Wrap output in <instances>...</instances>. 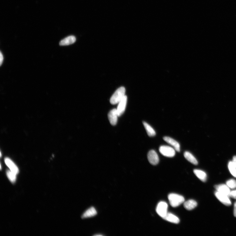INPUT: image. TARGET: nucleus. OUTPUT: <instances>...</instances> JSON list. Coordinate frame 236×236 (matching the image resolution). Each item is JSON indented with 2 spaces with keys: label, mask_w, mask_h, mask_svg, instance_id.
<instances>
[{
  "label": "nucleus",
  "mask_w": 236,
  "mask_h": 236,
  "mask_svg": "<svg viewBox=\"0 0 236 236\" xmlns=\"http://www.w3.org/2000/svg\"><path fill=\"white\" fill-rule=\"evenodd\" d=\"M168 206L165 202L161 201L157 205L156 211V213L163 219L168 213Z\"/></svg>",
  "instance_id": "nucleus-4"
},
{
  "label": "nucleus",
  "mask_w": 236,
  "mask_h": 236,
  "mask_svg": "<svg viewBox=\"0 0 236 236\" xmlns=\"http://www.w3.org/2000/svg\"><path fill=\"white\" fill-rule=\"evenodd\" d=\"M163 219L168 222L174 224H178L180 222L179 219L177 216L174 214L168 213Z\"/></svg>",
  "instance_id": "nucleus-13"
},
{
  "label": "nucleus",
  "mask_w": 236,
  "mask_h": 236,
  "mask_svg": "<svg viewBox=\"0 0 236 236\" xmlns=\"http://www.w3.org/2000/svg\"><path fill=\"white\" fill-rule=\"evenodd\" d=\"M193 172L196 176L203 182H205L206 181L207 175L204 172L198 169H195Z\"/></svg>",
  "instance_id": "nucleus-15"
},
{
  "label": "nucleus",
  "mask_w": 236,
  "mask_h": 236,
  "mask_svg": "<svg viewBox=\"0 0 236 236\" xmlns=\"http://www.w3.org/2000/svg\"><path fill=\"white\" fill-rule=\"evenodd\" d=\"M143 123L149 136L152 137L155 135V131L152 127L146 122H143Z\"/></svg>",
  "instance_id": "nucleus-18"
},
{
  "label": "nucleus",
  "mask_w": 236,
  "mask_h": 236,
  "mask_svg": "<svg viewBox=\"0 0 236 236\" xmlns=\"http://www.w3.org/2000/svg\"><path fill=\"white\" fill-rule=\"evenodd\" d=\"M76 38L73 35H71L62 40L59 42L60 46H66L73 44L76 41Z\"/></svg>",
  "instance_id": "nucleus-12"
},
{
  "label": "nucleus",
  "mask_w": 236,
  "mask_h": 236,
  "mask_svg": "<svg viewBox=\"0 0 236 236\" xmlns=\"http://www.w3.org/2000/svg\"><path fill=\"white\" fill-rule=\"evenodd\" d=\"M228 168L231 174L234 177L236 178V168L234 165L232 161L229 162Z\"/></svg>",
  "instance_id": "nucleus-19"
},
{
  "label": "nucleus",
  "mask_w": 236,
  "mask_h": 236,
  "mask_svg": "<svg viewBox=\"0 0 236 236\" xmlns=\"http://www.w3.org/2000/svg\"><path fill=\"white\" fill-rule=\"evenodd\" d=\"M226 185L229 188L234 189L236 188V181L234 179H231L226 182Z\"/></svg>",
  "instance_id": "nucleus-21"
},
{
  "label": "nucleus",
  "mask_w": 236,
  "mask_h": 236,
  "mask_svg": "<svg viewBox=\"0 0 236 236\" xmlns=\"http://www.w3.org/2000/svg\"><path fill=\"white\" fill-rule=\"evenodd\" d=\"M169 203L173 207H177L184 202V197L181 195L171 193L168 196Z\"/></svg>",
  "instance_id": "nucleus-1"
},
{
  "label": "nucleus",
  "mask_w": 236,
  "mask_h": 236,
  "mask_svg": "<svg viewBox=\"0 0 236 236\" xmlns=\"http://www.w3.org/2000/svg\"><path fill=\"white\" fill-rule=\"evenodd\" d=\"M197 202L193 200H190L185 202L184 204V208L187 210H191L195 208L197 206Z\"/></svg>",
  "instance_id": "nucleus-16"
},
{
  "label": "nucleus",
  "mask_w": 236,
  "mask_h": 236,
  "mask_svg": "<svg viewBox=\"0 0 236 236\" xmlns=\"http://www.w3.org/2000/svg\"><path fill=\"white\" fill-rule=\"evenodd\" d=\"M118 114L117 109H114L111 110L108 114L109 120L111 125L114 126L118 122Z\"/></svg>",
  "instance_id": "nucleus-8"
},
{
  "label": "nucleus",
  "mask_w": 236,
  "mask_h": 236,
  "mask_svg": "<svg viewBox=\"0 0 236 236\" xmlns=\"http://www.w3.org/2000/svg\"><path fill=\"white\" fill-rule=\"evenodd\" d=\"M5 164L9 168L10 170L17 174L19 172V170L15 163L8 158L5 159Z\"/></svg>",
  "instance_id": "nucleus-11"
},
{
  "label": "nucleus",
  "mask_w": 236,
  "mask_h": 236,
  "mask_svg": "<svg viewBox=\"0 0 236 236\" xmlns=\"http://www.w3.org/2000/svg\"><path fill=\"white\" fill-rule=\"evenodd\" d=\"M234 165L236 168V156L233 157V161H232Z\"/></svg>",
  "instance_id": "nucleus-24"
},
{
  "label": "nucleus",
  "mask_w": 236,
  "mask_h": 236,
  "mask_svg": "<svg viewBox=\"0 0 236 236\" xmlns=\"http://www.w3.org/2000/svg\"><path fill=\"white\" fill-rule=\"evenodd\" d=\"M229 197L236 199V190L231 191L229 193Z\"/></svg>",
  "instance_id": "nucleus-22"
},
{
  "label": "nucleus",
  "mask_w": 236,
  "mask_h": 236,
  "mask_svg": "<svg viewBox=\"0 0 236 236\" xmlns=\"http://www.w3.org/2000/svg\"><path fill=\"white\" fill-rule=\"evenodd\" d=\"M3 60V54L1 52V54H0V65H2Z\"/></svg>",
  "instance_id": "nucleus-23"
},
{
  "label": "nucleus",
  "mask_w": 236,
  "mask_h": 236,
  "mask_svg": "<svg viewBox=\"0 0 236 236\" xmlns=\"http://www.w3.org/2000/svg\"><path fill=\"white\" fill-rule=\"evenodd\" d=\"M215 187L217 191L229 197L231 191L230 190L229 187L226 184H222L216 185L215 186Z\"/></svg>",
  "instance_id": "nucleus-10"
},
{
  "label": "nucleus",
  "mask_w": 236,
  "mask_h": 236,
  "mask_svg": "<svg viewBox=\"0 0 236 236\" xmlns=\"http://www.w3.org/2000/svg\"><path fill=\"white\" fill-rule=\"evenodd\" d=\"M215 195L219 200L224 205L227 206H229L231 205V202L228 196L217 191L215 192Z\"/></svg>",
  "instance_id": "nucleus-5"
},
{
  "label": "nucleus",
  "mask_w": 236,
  "mask_h": 236,
  "mask_svg": "<svg viewBox=\"0 0 236 236\" xmlns=\"http://www.w3.org/2000/svg\"><path fill=\"white\" fill-rule=\"evenodd\" d=\"M184 156L185 158L192 164L195 165L198 164V161L195 157L189 152L186 151L184 153Z\"/></svg>",
  "instance_id": "nucleus-17"
},
{
  "label": "nucleus",
  "mask_w": 236,
  "mask_h": 236,
  "mask_svg": "<svg viewBox=\"0 0 236 236\" xmlns=\"http://www.w3.org/2000/svg\"><path fill=\"white\" fill-rule=\"evenodd\" d=\"M234 215L235 217H236V202L234 204Z\"/></svg>",
  "instance_id": "nucleus-25"
},
{
  "label": "nucleus",
  "mask_w": 236,
  "mask_h": 236,
  "mask_svg": "<svg viewBox=\"0 0 236 236\" xmlns=\"http://www.w3.org/2000/svg\"><path fill=\"white\" fill-rule=\"evenodd\" d=\"M163 140L168 144L170 145L178 152L180 151V145L173 138L168 137H163Z\"/></svg>",
  "instance_id": "nucleus-9"
},
{
  "label": "nucleus",
  "mask_w": 236,
  "mask_h": 236,
  "mask_svg": "<svg viewBox=\"0 0 236 236\" xmlns=\"http://www.w3.org/2000/svg\"><path fill=\"white\" fill-rule=\"evenodd\" d=\"M7 174L8 178L11 182L13 183H15L16 179V174L10 170L7 171Z\"/></svg>",
  "instance_id": "nucleus-20"
},
{
  "label": "nucleus",
  "mask_w": 236,
  "mask_h": 236,
  "mask_svg": "<svg viewBox=\"0 0 236 236\" xmlns=\"http://www.w3.org/2000/svg\"><path fill=\"white\" fill-rule=\"evenodd\" d=\"M97 214L95 208L94 207H91L87 210L83 214L82 218H86L93 217Z\"/></svg>",
  "instance_id": "nucleus-14"
},
{
  "label": "nucleus",
  "mask_w": 236,
  "mask_h": 236,
  "mask_svg": "<svg viewBox=\"0 0 236 236\" xmlns=\"http://www.w3.org/2000/svg\"><path fill=\"white\" fill-rule=\"evenodd\" d=\"M147 157L148 161L151 164L155 165L158 164L159 157L154 150H150L148 153Z\"/></svg>",
  "instance_id": "nucleus-6"
},
{
  "label": "nucleus",
  "mask_w": 236,
  "mask_h": 236,
  "mask_svg": "<svg viewBox=\"0 0 236 236\" xmlns=\"http://www.w3.org/2000/svg\"><path fill=\"white\" fill-rule=\"evenodd\" d=\"M127 98L125 95L123 98L118 103L117 109L118 117H120L124 113L126 106Z\"/></svg>",
  "instance_id": "nucleus-7"
},
{
  "label": "nucleus",
  "mask_w": 236,
  "mask_h": 236,
  "mask_svg": "<svg viewBox=\"0 0 236 236\" xmlns=\"http://www.w3.org/2000/svg\"><path fill=\"white\" fill-rule=\"evenodd\" d=\"M95 235V236H99H99H102V235H100H100H99H99H97V234H96V235Z\"/></svg>",
  "instance_id": "nucleus-26"
},
{
  "label": "nucleus",
  "mask_w": 236,
  "mask_h": 236,
  "mask_svg": "<svg viewBox=\"0 0 236 236\" xmlns=\"http://www.w3.org/2000/svg\"><path fill=\"white\" fill-rule=\"evenodd\" d=\"M125 89L123 87L118 89L112 96L110 100L111 104L113 105L117 104L125 95Z\"/></svg>",
  "instance_id": "nucleus-2"
},
{
  "label": "nucleus",
  "mask_w": 236,
  "mask_h": 236,
  "mask_svg": "<svg viewBox=\"0 0 236 236\" xmlns=\"http://www.w3.org/2000/svg\"><path fill=\"white\" fill-rule=\"evenodd\" d=\"M159 151L162 155L167 157H172L175 154V150L174 148L165 145L161 146Z\"/></svg>",
  "instance_id": "nucleus-3"
}]
</instances>
